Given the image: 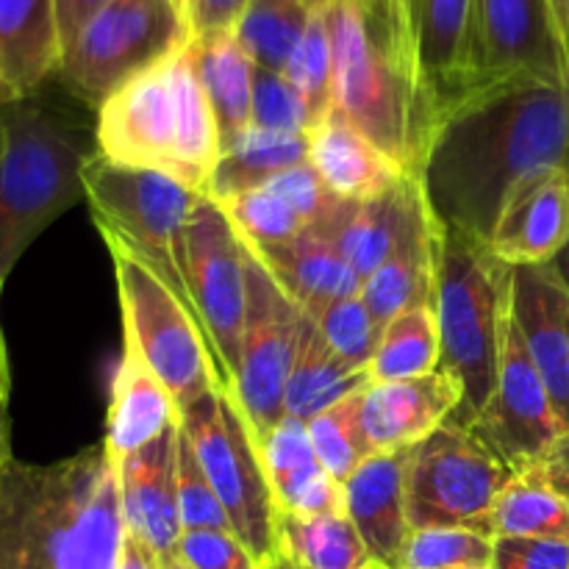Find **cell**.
<instances>
[{
	"mask_svg": "<svg viewBox=\"0 0 569 569\" xmlns=\"http://www.w3.org/2000/svg\"><path fill=\"white\" fill-rule=\"evenodd\" d=\"M181 426V409L164 383L144 367L137 350L122 342V359L111 383L103 445L114 461L148 448Z\"/></svg>",
	"mask_w": 569,
	"mask_h": 569,
	"instance_id": "cell-25",
	"label": "cell"
},
{
	"mask_svg": "<svg viewBox=\"0 0 569 569\" xmlns=\"http://www.w3.org/2000/svg\"><path fill=\"white\" fill-rule=\"evenodd\" d=\"M248 244V242H244ZM250 248V244H248ZM278 281V287L306 311L315 315L333 300L361 295V278L331 242L306 228L295 242L276 248H250Z\"/></svg>",
	"mask_w": 569,
	"mask_h": 569,
	"instance_id": "cell-26",
	"label": "cell"
},
{
	"mask_svg": "<svg viewBox=\"0 0 569 569\" xmlns=\"http://www.w3.org/2000/svg\"><path fill=\"white\" fill-rule=\"evenodd\" d=\"M569 164V89L511 78L483 83L439 117L420 176L442 226L489 244L528 176Z\"/></svg>",
	"mask_w": 569,
	"mask_h": 569,
	"instance_id": "cell-1",
	"label": "cell"
},
{
	"mask_svg": "<svg viewBox=\"0 0 569 569\" xmlns=\"http://www.w3.org/2000/svg\"><path fill=\"white\" fill-rule=\"evenodd\" d=\"M109 0H56V14H59V31H61V48H67L72 37L81 31L83 22L106 6ZM64 53V50H61Z\"/></svg>",
	"mask_w": 569,
	"mask_h": 569,
	"instance_id": "cell-50",
	"label": "cell"
},
{
	"mask_svg": "<svg viewBox=\"0 0 569 569\" xmlns=\"http://www.w3.org/2000/svg\"><path fill=\"white\" fill-rule=\"evenodd\" d=\"M550 270L556 272V278L565 283V289L569 292V242H567V248L561 250L553 261H550Z\"/></svg>",
	"mask_w": 569,
	"mask_h": 569,
	"instance_id": "cell-54",
	"label": "cell"
},
{
	"mask_svg": "<svg viewBox=\"0 0 569 569\" xmlns=\"http://www.w3.org/2000/svg\"><path fill=\"white\" fill-rule=\"evenodd\" d=\"M283 76L303 98L311 128L320 126L333 111V44L322 9H317L311 17L298 48L292 50L287 67H283Z\"/></svg>",
	"mask_w": 569,
	"mask_h": 569,
	"instance_id": "cell-36",
	"label": "cell"
},
{
	"mask_svg": "<svg viewBox=\"0 0 569 569\" xmlns=\"http://www.w3.org/2000/svg\"><path fill=\"white\" fill-rule=\"evenodd\" d=\"M365 11L370 14L372 26L381 33L383 42L392 48V53L420 78L417 64V33H415V0H361ZM426 92V89H422Z\"/></svg>",
	"mask_w": 569,
	"mask_h": 569,
	"instance_id": "cell-45",
	"label": "cell"
},
{
	"mask_svg": "<svg viewBox=\"0 0 569 569\" xmlns=\"http://www.w3.org/2000/svg\"><path fill=\"white\" fill-rule=\"evenodd\" d=\"M17 100H20V94H17V89L11 87V83L6 81V78H0V111H3L6 106L17 103Z\"/></svg>",
	"mask_w": 569,
	"mask_h": 569,
	"instance_id": "cell-56",
	"label": "cell"
},
{
	"mask_svg": "<svg viewBox=\"0 0 569 569\" xmlns=\"http://www.w3.org/2000/svg\"><path fill=\"white\" fill-rule=\"evenodd\" d=\"M192 42L172 0H109L67 42L59 81L94 111L139 72Z\"/></svg>",
	"mask_w": 569,
	"mask_h": 569,
	"instance_id": "cell-10",
	"label": "cell"
},
{
	"mask_svg": "<svg viewBox=\"0 0 569 569\" xmlns=\"http://www.w3.org/2000/svg\"><path fill=\"white\" fill-rule=\"evenodd\" d=\"M406 461L409 450L372 453L345 481V511L378 569H403L411 526L406 511Z\"/></svg>",
	"mask_w": 569,
	"mask_h": 569,
	"instance_id": "cell-21",
	"label": "cell"
},
{
	"mask_svg": "<svg viewBox=\"0 0 569 569\" xmlns=\"http://www.w3.org/2000/svg\"><path fill=\"white\" fill-rule=\"evenodd\" d=\"M181 431L226 509L231 531L261 567L281 559L276 492L264 456L231 392L214 389L181 411Z\"/></svg>",
	"mask_w": 569,
	"mask_h": 569,
	"instance_id": "cell-9",
	"label": "cell"
},
{
	"mask_svg": "<svg viewBox=\"0 0 569 569\" xmlns=\"http://www.w3.org/2000/svg\"><path fill=\"white\" fill-rule=\"evenodd\" d=\"M3 283H6V278L0 276V295H3ZM3 381H11V378H9V356H6L3 331H0V383Z\"/></svg>",
	"mask_w": 569,
	"mask_h": 569,
	"instance_id": "cell-55",
	"label": "cell"
},
{
	"mask_svg": "<svg viewBox=\"0 0 569 569\" xmlns=\"http://www.w3.org/2000/svg\"><path fill=\"white\" fill-rule=\"evenodd\" d=\"M0 156H3V126H0Z\"/></svg>",
	"mask_w": 569,
	"mask_h": 569,
	"instance_id": "cell-60",
	"label": "cell"
},
{
	"mask_svg": "<svg viewBox=\"0 0 569 569\" xmlns=\"http://www.w3.org/2000/svg\"><path fill=\"white\" fill-rule=\"evenodd\" d=\"M120 476L103 442L50 465L11 456L0 470V569H114Z\"/></svg>",
	"mask_w": 569,
	"mask_h": 569,
	"instance_id": "cell-2",
	"label": "cell"
},
{
	"mask_svg": "<svg viewBox=\"0 0 569 569\" xmlns=\"http://www.w3.org/2000/svg\"><path fill=\"white\" fill-rule=\"evenodd\" d=\"M309 317L317 326V331H320V337L326 339L328 348L339 359L348 361L350 367H359V370H370L378 342H381L383 326L367 309L361 295L333 300V303L322 306L320 311H315Z\"/></svg>",
	"mask_w": 569,
	"mask_h": 569,
	"instance_id": "cell-37",
	"label": "cell"
},
{
	"mask_svg": "<svg viewBox=\"0 0 569 569\" xmlns=\"http://www.w3.org/2000/svg\"><path fill=\"white\" fill-rule=\"evenodd\" d=\"M439 367H442V345H439L433 306H417L383 326L370 367L372 381H409V378L431 376Z\"/></svg>",
	"mask_w": 569,
	"mask_h": 569,
	"instance_id": "cell-33",
	"label": "cell"
},
{
	"mask_svg": "<svg viewBox=\"0 0 569 569\" xmlns=\"http://www.w3.org/2000/svg\"><path fill=\"white\" fill-rule=\"evenodd\" d=\"M267 187H270L276 194H281V198L298 211L300 220H303L309 228L315 226V222L320 220V217L339 200L328 192V187L322 183V178L317 176V170L311 167L309 159L289 167V170H283L281 176L272 178Z\"/></svg>",
	"mask_w": 569,
	"mask_h": 569,
	"instance_id": "cell-46",
	"label": "cell"
},
{
	"mask_svg": "<svg viewBox=\"0 0 569 569\" xmlns=\"http://www.w3.org/2000/svg\"><path fill=\"white\" fill-rule=\"evenodd\" d=\"M248 248L217 200L200 194L183 228L181 270L189 300L231 389L248 311Z\"/></svg>",
	"mask_w": 569,
	"mask_h": 569,
	"instance_id": "cell-13",
	"label": "cell"
},
{
	"mask_svg": "<svg viewBox=\"0 0 569 569\" xmlns=\"http://www.w3.org/2000/svg\"><path fill=\"white\" fill-rule=\"evenodd\" d=\"M220 206L250 248H276V244L295 242L309 228L300 220L298 211L270 187L242 192L237 198L222 200Z\"/></svg>",
	"mask_w": 569,
	"mask_h": 569,
	"instance_id": "cell-38",
	"label": "cell"
},
{
	"mask_svg": "<svg viewBox=\"0 0 569 569\" xmlns=\"http://www.w3.org/2000/svg\"><path fill=\"white\" fill-rule=\"evenodd\" d=\"M159 565L161 559L153 553V548H148L142 539H137L133 533L126 531L114 569H159Z\"/></svg>",
	"mask_w": 569,
	"mask_h": 569,
	"instance_id": "cell-51",
	"label": "cell"
},
{
	"mask_svg": "<svg viewBox=\"0 0 569 569\" xmlns=\"http://www.w3.org/2000/svg\"><path fill=\"white\" fill-rule=\"evenodd\" d=\"M361 392L350 395L348 400L306 422L317 461L342 483L376 453L367 442L365 426H361Z\"/></svg>",
	"mask_w": 569,
	"mask_h": 569,
	"instance_id": "cell-35",
	"label": "cell"
},
{
	"mask_svg": "<svg viewBox=\"0 0 569 569\" xmlns=\"http://www.w3.org/2000/svg\"><path fill=\"white\" fill-rule=\"evenodd\" d=\"M98 153L144 167L206 192L220 133L194 67L192 42L117 89L94 117Z\"/></svg>",
	"mask_w": 569,
	"mask_h": 569,
	"instance_id": "cell-3",
	"label": "cell"
},
{
	"mask_svg": "<svg viewBox=\"0 0 569 569\" xmlns=\"http://www.w3.org/2000/svg\"><path fill=\"white\" fill-rule=\"evenodd\" d=\"M456 569H492V565L489 567H456Z\"/></svg>",
	"mask_w": 569,
	"mask_h": 569,
	"instance_id": "cell-62",
	"label": "cell"
},
{
	"mask_svg": "<svg viewBox=\"0 0 569 569\" xmlns=\"http://www.w3.org/2000/svg\"><path fill=\"white\" fill-rule=\"evenodd\" d=\"M172 6H176L178 14L183 17V22L189 26V31H192V6H194V0H172Z\"/></svg>",
	"mask_w": 569,
	"mask_h": 569,
	"instance_id": "cell-57",
	"label": "cell"
},
{
	"mask_svg": "<svg viewBox=\"0 0 569 569\" xmlns=\"http://www.w3.org/2000/svg\"><path fill=\"white\" fill-rule=\"evenodd\" d=\"M178 556L192 569H264L233 531H183Z\"/></svg>",
	"mask_w": 569,
	"mask_h": 569,
	"instance_id": "cell-44",
	"label": "cell"
},
{
	"mask_svg": "<svg viewBox=\"0 0 569 569\" xmlns=\"http://www.w3.org/2000/svg\"><path fill=\"white\" fill-rule=\"evenodd\" d=\"M309 161L339 200H372L406 178L403 164L383 153L376 142L350 126L337 111L306 133Z\"/></svg>",
	"mask_w": 569,
	"mask_h": 569,
	"instance_id": "cell-24",
	"label": "cell"
},
{
	"mask_svg": "<svg viewBox=\"0 0 569 569\" xmlns=\"http://www.w3.org/2000/svg\"><path fill=\"white\" fill-rule=\"evenodd\" d=\"M248 248V244H244ZM248 311L231 389L256 442L287 417V387L303 337L306 311L278 287L248 248Z\"/></svg>",
	"mask_w": 569,
	"mask_h": 569,
	"instance_id": "cell-12",
	"label": "cell"
},
{
	"mask_svg": "<svg viewBox=\"0 0 569 569\" xmlns=\"http://www.w3.org/2000/svg\"><path fill=\"white\" fill-rule=\"evenodd\" d=\"M417 64L433 128L472 92V0H415Z\"/></svg>",
	"mask_w": 569,
	"mask_h": 569,
	"instance_id": "cell-22",
	"label": "cell"
},
{
	"mask_svg": "<svg viewBox=\"0 0 569 569\" xmlns=\"http://www.w3.org/2000/svg\"><path fill=\"white\" fill-rule=\"evenodd\" d=\"M442 222L428 198L417 206L409 228L381 267L361 283V298L381 326L417 306H433Z\"/></svg>",
	"mask_w": 569,
	"mask_h": 569,
	"instance_id": "cell-23",
	"label": "cell"
},
{
	"mask_svg": "<svg viewBox=\"0 0 569 569\" xmlns=\"http://www.w3.org/2000/svg\"><path fill=\"white\" fill-rule=\"evenodd\" d=\"M192 53L198 78L214 114L222 153L250 128L256 61L250 59L233 31L192 39Z\"/></svg>",
	"mask_w": 569,
	"mask_h": 569,
	"instance_id": "cell-28",
	"label": "cell"
},
{
	"mask_svg": "<svg viewBox=\"0 0 569 569\" xmlns=\"http://www.w3.org/2000/svg\"><path fill=\"white\" fill-rule=\"evenodd\" d=\"M259 448H261V456H264V467H267V476H270V483L281 481V478H289V476H298V472L320 465L315 453V445H311L309 426L292 415L283 417V420L267 433V439L259 445Z\"/></svg>",
	"mask_w": 569,
	"mask_h": 569,
	"instance_id": "cell-43",
	"label": "cell"
},
{
	"mask_svg": "<svg viewBox=\"0 0 569 569\" xmlns=\"http://www.w3.org/2000/svg\"><path fill=\"white\" fill-rule=\"evenodd\" d=\"M315 11L311 0H248L233 33L256 67L283 72Z\"/></svg>",
	"mask_w": 569,
	"mask_h": 569,
	"instance_id": "cell-34",
	"label": "cell"
},
{
	"mask_svg": "<svg viewBox=\"0 0 569 569\" xmlns=\"http://www.w3.org/2000/svg\"><path fill=\"white\" fill-rule=\"evenodd\" d=\"M531 470H537L569 503V433H565Z\"/></svg>",
	"mask_w": 569,
	"mask_h": 569,
	"instance_id": "cell-49",
	"label": "cell"
},
{
	"mask_svg": "<svg viewBox=\"0 0 569 569\" xmlns=\"http://www.w3.org/2000/svg\"><path fill=\"white\" fill-rule=\"evenodd\" d=\"M9 392L11 381L0 383V470L11 459V422H9Z\"/></svg>",
	"mask_w": 569,
	"mask_h": 569,
	"instance_id": "cell-53",
	"label": "cell"
},
{
	"mask_svg": "<svg viewBox=\"0 0 569 569\" xmlns=\"http://www.w3.org/2000/svg\"><path fill=\"white\" fill-rule=\"evenodd\" d=\"M272 492L281 515L322 517L345 511V483L337 481L322 465L281 478L272 483Z\"/></svg>",
	"mask_w": 569,
	"mask_h": 569,
	"instance_id": "cell-42",
	"label": "cell"
},
{
	"mask_svg": "<svg viewBox=\"0 0 569 569\" xmlns=\"http://www.w3.org/2000/svg\"><path fill=\"white\" fill-rule=\"evenodd\" d=\"M244 6H248V0H194L192 39L233 31Z\"/></svg>",
	"mask_w": 569,
	"mask_h": 569,
	"instance_id": "cell-48",
	"label": "cell"
},
{
	"mask_svg": "<svg viewBox=\"0 0 569 569\" xmlns=\"http://www.w3.org/2000/svg\"><path fill=\"white\" fill-rule=\"evenodd\" d=\"M472 428L515 472L537 467L545 453L569 433L556 415L542 376L522 345L511 311L500 348L498 383L492 400L472 422Z\"/></svg>",
	"mask_w": 569,
	"mask_h": 569,
	"instance_id": "cell-14",
	"label": "cell"
},
{
	"mask_svg": "<svg viewBox=\"0 0 569 569\" xmlns=\"http://www.w3.org/2000/svg\"><path fill=\"white\" fill-rule=\"evenodd\" d=\"M509 311L569 431V292L550 264L511 267Z\"/></svg>",
	"mask_w": 569,
	"mask_h": 569,
	"instance_id": "cell-16",
	"label": "cell"
},
{
	"mask_svg": "<svg viewBox=\"0 0 569 569\" xmlns=\"http://www.w3.org/2000/svg\"><path fill=\"white\" fill-rule=\"evenodd\" d=\"M103 242L114 261L126 328L122 342L137 350L181 411L203 395L226 389L217 356L194 311L120 239L103 237Z\"/></svg>",
	"mask_w": 569,
	"mask_h": 569,
	"instance_id": "cell-7",
	"label": "cell"
},
{
	"mask_svg": "<svg viewBox=\"0 0 569 569\" xmlns=\"http://www.w3.org/2000/svg\"><path fill=\"white\" fill-rule=\"evenodd\" d=\"M176 492L183 531H231L226 509H222L220 498L211 489L203 465L198 461L183 431H178Z\"/></svg>",
	"mask_w": 569,
	"mask_h": 569,
	"instance_id": "cell-40",
	"label": "cell"
},
{
	"mask_svg": "<svg viewBox=\"0 0 569 569\" xmlns=\"http://www.w3.org/2000/svg\"><path fill=\"white\" fill-rule=\"evenodd\" d=\"M422 200H426V189H422L420 176L406 172L398 187L378 198L337 200L311 226V231L331 242L365 283L400 242Z\"/></svg>",
	"mask_w": 569,
	"mask_h": 569,
	"instance_id": "cell-19",
	"label": "cell"
},
{
	"mask_svg": "<svg viewBox=\"0 0 569 569\" xmlns=\"http://www.w3.org/2000/svg\"><path fill=\"white\" fill-rule=\"evenodd\" d=\"M83 189L98 231L120 239L194 311L183 281L181 244L189 214L203 192L167 172L117 164L103 153L89 159Z\"/></svg>",
	"mask_w": 569,
	"mask_h": 569,
	"instance_id": "cell-8",
	"label": "cell"
},
{
	"mask_svg": "<svg viewBox=\"0 0 569 569\" xmlns=\"http://www.w3.org/2000/svg\"><path fill=\"white\" fill-rule=\"evenodd\" d=\"M178 431L181 426L167 431L148 448L117 461L126 531L153 548L159 559L178 553L183 533L176 492Z\"/></svg>",
	"mask_w": 569,
	"mask_h": 569,
	"instance_id": "cell-20",
	"label": "cell"
},
{
	"mask_svg": "<svg viewBox=\"0 0 569 569\" xmlns=\"http://www.w3.org/2000/svg\"><path fill=\"white\" fill-rule=\"evenodd\" d=\"M509 289L511 267L489 244L442 226L433 311L442 370L461 387V406L450 420L461 426H472L492 400L509 322Z\"/></svg>",
	"mask_w": 569,
	"mask_h": 569,
	"instance_id": "cell-6",
	"label": "cell"
},
{
	"mask_svg": "<svg viewBox=\"0 0 569 569\" xmlns=\"http://www.w3.org/2000/svg\"><path fill=\"white\" fill-rule=\"evenodd\" d=\"M550 20H553L556 39H559L561 59H565L567 83H569V0H548Z\"/></svg>",
	"mask_w": 569,
	"mask_h": 569,
	"instance_id": "cell-52",
	"label": "cell"
},
{
	"mask_svg": "<svg viewBox=\"0 0 569 569\" xmlns=\"http://www.w3.org/2000/svg\"><path fill=\"white\" fill-rule=\"evenodd\" d=\"M311 3H315V6H317V9H322V6H326V3H328V0H311Z\"/></svg>",
	"mask_w": 569,
	"mask_h": 569,
	"instance_id": "cell-61",
	"label": "cell"
},
{
	"mask_svg": "<svg viewBox=\"0 0 569 569\" xmlns=\"http://www.w3.org/2000/svg\"><path fill=\"white\" fill-rule=\"evenodd\" d=\"M461 406V387L448 370L409 381H370L361 392V426L376 453L411 450L442 428Z\"/></svg>",
	"mask_w": 569,
	"mask_h": 569,
	"instance_id": "cell-18",
	"label": "cell"
},
{
	"mask_svg": "<svg viewBox=\"0 0 569 569\" xmlns=\"http://www.w3.org/2000/svg\"><path fill=\"white\" fill-rule=\"evenodd\" d=\"M372 381L370 370L350 367L339 359L326 339L320 337L311 317L306 315L303 337H300L298 359H295L292 376L287 387V415L309 422L322 411L333 409L337 403L348 400L350 395L361 392Z\"/></svg>",
	"mask_w": 569,
	"mask_h": 569,
	"instance_id": "cell-30",
	"label": "cell"
},
{
	"mask_svg": "<svg viewBox=\"0 0 569 569\" xmlns=\"http://www.w3.org/2000/svg\"><path fill=\"white\" fill-rule=\"evenodd\" d=\"M272 569H295L292 565H289V561L287 559H278L276 561V565H272Z\"/></svg>",
	"mask_w": 569,
	"mask_h": 569,
	"instance_id": "cell-59",
	"label": "cell"
},
{
	"mask_svg": "<svg viewBox=\"0 0 569 569\" xmlns=\"http://www.w3.org/2000/svg\"><path fill=\"white\" fill-rule=\"evenodd\" d=\"M56 0H0V78L31 98L61 64Z\"/></svg>",
	"mask_w": 569,
	"mask_h": 569,
	"instance_id": "cell-27",
	"label": "cell"
},
{
	"mask_svg": "<svg viewBox=\"0 0 569 569\" xmlns=\"http://www.w3.org/2000/svg\"><path fill=\"white\" fill-rule=\"evenodd\" d=\"M472 89L511 78L567 87L548 0H472Z\"/></svg>",
	"mask_w": 569,
	"mask_h": 569,
	"instance_id": "cell-15",
	"label": "cell"
},
{
	"mask_svg": "<svg viewBox=\"0 0 569 569\" xmlns=\"http://www.w3.org/2000/svg\"><path fill=\"white\" fill-rule=\"evenodd\" d=\"M569 242V164L528 176L498 217L489 250L509 267L550 264Z\"/></svg>",
	"mask_w": 569,
	"mask_h": 569,
	"instance_id": "cell-17",
	"label": "cell"
},
{
	"mask_svg": "<svg viewBox=\"0 0 569 569\" xmlns=\"http://www.w3.org/2000/svg\"><path fill=\"white\" fill-rule=\"evenodd\" d=\"M267 569H272V567H267Z\"/></svg>",
	"mask_w": 569,
	"mask_h": 569,
	"instance_id": "cell-63",
	"label": "cell"
},
{
	"mask_svg": "<svg viewBox=\"0 0 569 569\" xmlns=\"http://www.w3.org/2000/svg\"><path fill=\"white\" fill-rule=\"evenodd\" d=\"M281 559L295 569H378L348 511L322 517H278Z\"/></svg>",
	"mask_w": 569,
	"mask_h": 569,
	"instance_id": "cell-31",
	"label": "cell"
},
{
	"mask_svg": "<svg viewBox=\"0 0 569 569\" xmlns=\"http://www.w3.org/2000/svg\"><path fill=\"white\" fill-rule=\"evenodd\" d=\"M0 276H9L33 239L87 198L83 172L98 153L94 128L70 111L20 98L0 111Z\"/></svg>",
	"mask_w": 569,
	"mask_h": 569,
	"instance_id": "cell-4",
	"label": "cell"
},
{
	"mask_svg": "<svg viewBox=\"0 0 569 569\" xmlns=\"http://www.w3.org/2000/svg\"><path fill=\"white\" fill-rule=\"evenodd\" d=\"M495 539L470 528H417L409 537L403 569H456L492 565Z\"/></svg>",
	"mask_w": 569,
	"mask_h": 569,
	"instance_id": "cell-39",
	"label": "cell"
},
{
	"mask_svg": "<svg viewBox=\"0 0 569 569\" xmlns=\"http://www.w3.org/2000/svg\"><path fill=\"white\" fill-rule=\"evenodd\" d=\"M306 159H309L306 133H278L250 126L231 148L222 150L203 194L222 203L242 192L267 187L272 178Z\"/></svg>",
	"mask_w": 569,
	"mask_h": 569,
	"instance_id": "cell-29",
	"label": "cell"
},
{
	"mask_svg": "<svg viewBox=\"0 0 569 569\" xmlns=\"http://www.w3.org/2000/svg\"><path fill=\"white\" fill-rule=\"evenodd\" d=\"M250 126L278 133H309L311 117L303 98L283 72L256 67Z\"/></svg>",
	"mask_w": 569,
	"mask_h": 569,
	"instance_id": "cell-41",
	"label": "cell"
},
{
	"mask_svg": "<svg viewBox=\"0 0 569 569\" xmlns=\"http://www.w3.org/2000/svg\"><path fill=\"white\" fill-rule=\"evenodd\" d=\"M492 539H565L569 542V503L539 476L522 470L500 489L492 509Z\"/></svg>",
	"mask_w": 569,
	"mask_h": 569,
	"instance_id": "cell-32",
	"label": "cell"
},
{
	"mask_svg": "<svg viewBox=\"0 0 569 569\" xmlns=\"http://www.w3.org/2000/svg\"><path fill=\"white\" fill-rule=\"evenodd\" d=\"M322 11L333 44V111L417 172L433 133L422 83L383 42L361 0H328Z\"/></svg>",
	"mask_w": 569,
	"mask_h": 569,
	"instance_id": "cell-5",
	"label": "cell"
},
{
	"mask_svg": "<svg viewBox=\"0 0 569 569\" xmlns=\"http://www.w3.org/2000/svg\"><path fill=\"white\" fill-rule=\"evenodd\" d=\"M515 470L472 426L448 420L409 450L406 511L417 528H470L492 537V509Z\"/></svg>",
	"mask_w": 569,
	"mask_h": 569,
	"instance_id": "cell-11",
	"label": "cell"
},
{
	"mask_svg": "<svg viewBox=\"0 0 569 569\" xmlns=\"http://www.w3.org/2000/svg\"><path fill=\"white\" fill-rule=\"evenodd\" d=\"M159 569H192L187 565V561L181 559V556H167V559H161V565H159Z\"/></svg>",
	"mask_w": 569,
	"mask_h": 569,
	"instance_id": "cell-58",
	"label": "cell"
},
{
	"mask_svg": "<svg viewBox=\"0 0 569 569\" xmlns=\"http://www.w3.org/2000/svg\"><path fill=\"white\" fill-rule=\"evenodd\" d=\"M492 569H569V542L495 537Z\"/></svg>",
	"mask_w": 569,
	"mask_h": 569,
	"instance_id": "cell-47",
	"label": "cell"
}]
</instances>
